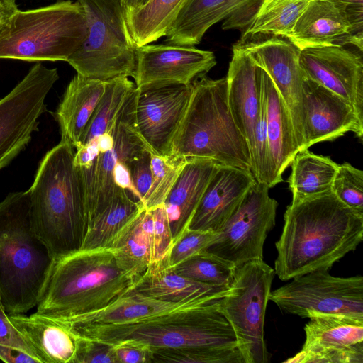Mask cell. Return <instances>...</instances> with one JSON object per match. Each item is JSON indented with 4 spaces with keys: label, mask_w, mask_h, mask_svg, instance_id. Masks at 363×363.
<instances>
[{
    "label": "cell",
    "mask_w": 363,
    "mask_h": 363,
    "mask_svg": "<svg viewBox=\"0 0 363 363\" xmlns=\"http://www.w3.org/2000/svg\"><path fill=\"white\" fill-rule=\"evenodd\" d=\"M363 239V213L343 203L331 189L291 201L276 242L275 274L281 281L328 270Z\"/></svg>",
    "instance_id": "obj_1"
},
{
    "label": "cell",
    "mask_w": 363,
    "mask_h": 363,
    "mask_svg": "<svg viewBox=\"0 0 363 363\" xmlns=\"http://www.w3.org/2000/svg\"><path fill=\"white\" fill-rule=\"evenodd\" d=\"M220 299L145 322L66 326L76 335L110 344L135 339L153 350L238 347L234 331L220 310Z\"/></svg>",
    "instance_id": "obj_6"
},
{
    "label": "cell",
    "mask_w": 363,
    "mask_h": 363,
    "mask_svg": "<svg viewBox=\"0 0 363 363\" xmlns=\"http://www.w3.org/2000/svg\"><path fill=\"white\" fill-rule=\"evenodd\" d=\"M0 359L6 363H41L39 359L21 349L1 344Z\"/></svg>",
    "instance_id": "obj_47"
},
{
    "label": "cell",
    "mask_w": 363,
    "mask_h": 363,
    "mask_svg": "<svg viewBox=\"0 0 363 363\" xmlns=\"http://www.w3.org/2000/svg\"><path fill=\"white\" fill-rule=\"evenodd\" d=\"M263 0H188L166 34L169 44L194 46L206 32L224 20L223 30L246 27Z\"/></svg>",
    "instance_id": "obj_21"
},
{
    "label": "cell",
    "mask_w": 363,
    "mask_h": 363,
    "mask_svg": "<svg viewBox=\"0 0 363 363\" xmlns=\"http://www.w3.org/2000/svg\"><path fill=\"white\" fill-rule=\"evenodd\" d=\"M262 84L273 187L283 182L282 174L299 150L289 110L263 69Z\"/></svg>",
    "instance_id": "obj_26"
},
{
    "label": "cell",
    "mask_w": 363,
    "mask_h": 363,
    "mask_svg": "<svg viewBox=\"0 0 363 363\" xmlns=\"http://www.w3.org/2000/svg\"><path fill=\"white\" fill-rule=\"evenodd\" d=\"M53 259L32 228L29 190L0 202V297L8 314L37 306Z\"/></svg>",
    "instance_id": "obj_4"
},
{
    "label": "cell",
    "mask_w": 363,
    "mask_h": 363,
    "mask_svg": "<svg viewBox=\"0 0 363 363\" xmlns=\"http://www.w3.org/2000/svg\"><path fill=\"white\" fill-rule=\"evenodd\" d=\"M149 210L152 218V262H154L169 254L173 245V237L164 205Z\"/></svg>",
    "instance_id": "obj_41"
},
{
    "label": "cell",
    "mask_w": 363,
    "mask_h": 363,
    "mask_svg": "<svg viewBox=\"0 0 363 363\" xmlns=\"http://www.w3.org/2000/svg\"><path fill=\"white\" fill-rule=\"evenodd\" d=\"M224 296L211 295L174 303L153 298L133 290L99 310L56 320L67 326L136 323L194 308Z\"/></svg>",
    "instance_id": "obj_24"
},
{
    "label": "cell",
    "mask_w": 363,
    "mask_h": 363,
    "mask_svg": "<svg viewBox=\"0 0 363 363\" xmlns=\"http://www.w3.org/2000/svg\"><path fill=\"white\" fill-rule=\"evenodd\" d=\"M229 287L206 284L178 274L169 264L167 255L148 266L134 290L153 298L179 303L206 296L225 295Z\"/></svg>",
    "instance_id": "obj_29"
},
{
    "label": "cell",
    "mask_w": 363,
    "mask_h": 363,
    "mask_svg": "<svg viewBox=\"0 0 363 363\" xmlns=\"http://www.w3.org/2000/svg\"><path fill=\"white\" fill-rule=\"evenodd\" d=\"M141 276L113 248L79 249L52 261L36 313L62 320L99 310L134 290Z\"/></svg>",
    "instance_id": "obj_2"
},
{
    "label": "cell",
    "mask_w": 363,
    "mask_h": 363,
    "mask_svg": "<svg viewBox=\"0 0 363 363\" xmlns=\"http://www.w3.org/2000/svg\"><path fill=\"white\" fill-rule=\"evenodd\" d=\"M9 318L42 363H72L77 337L66 325L36 312L29 316L9 314Z\"/></svg>",
    "instance_id": "obj_27"
},
{
    "label": "cell",
    "mask_w": 363,
    "mask_h": 363,
    "mask_svg": "<svg viewBox=\"0 0 363 363\" xmlns=\"http://www.w3.org/2000/svg\"><path fill=\"white\" fill-rule=\"evenodd\" d=\"M255 182L250 171L218 164L189 228L218 233Z\"/></svg>",
    "instance_id": "obj_23"
},
{
    "label": "cell",
    "mask_w": 363,
    "mask_h": 363,
    "mask_svg": "<svg viewBox=\"0 0 363 363\" xmlns=\"http://www.w3.org/2000/svg\"><path fill=\"white\" fill-rule=\"evenodd\" d=\"M106 82L77 74L69 83L55 113L61 140L77 149L86 127L105 90Z\"/></svg>",
    "instance_id": "obj_28"
},
{
    "label": "cell",
    "mask_w": 363,
    "mask_h": 363,
    "mask_svg": "<svg viewBox=\"0 0 363 363\" xmlns=\"http://www.w3.org/2000/svg\"><path fill=\"white\" fill-rule=\"evenodd\" d=\"M331 190L345 205L363 213V172L348 162L338 164Z\"/></svg>",
    "instance_id": "obj_39"
},
{
    "label": "cell",
    "mask_w": 363,
    "mask_h": 363,
    "mask_svg": "<svg viewBox=\"0 0 363 363\" xmlns=\"http://www.w3.org/2000/svg\"><path fill=\"white\" fill-rule=\"evenodd\" d=\"M58 78L56 68L36 63L0 99V169L24 149L38 130V120L46 110V96Z\"/></svg>",
    "instance_id": "obj_12"
},
{
    "label": "cell",
    "mask_w": 363,
    "mask_h": 363,
    "mask_svg": "<svg viewBox=\"0 0 363 363\" xmlns=\"http://www.w3.org/2000/svg\"><path fill=\"white\" fill-rule=\"evenodd\" d=\"M0 344L21 349L39 359L33 347L11 323L0 297ZM42 363V362H41Z\"/></svg>",
    "instance_id": "obj_45"
},
{
    "label": "cell",
    "mask_w": 363,
    "mask_h": 363,
    "mask_svg": "<svg viewBox=\"0 0 363 363\" xmlns=\"http://www.w3.org/2000/svg\"><path fill=\"white\" fill-rule=\"evenodd\" d=\"M217 164L209 159L187 158V162L164 202L173 237V244L189 228Z\"/></svg>",
    "instance_id": "obj_25"
},
{
    "label": "cell",
    "mask_w": 363,
    "mask_h": 363,
    "mask_svg": "<svg viewBox=\"0 0 363 363\" xmlns=\"http://www.w3.org/2000/svg\"><path fill=\"white\" fill-rule=\"evenodd\" d=\"M122 189L109 205L88 225L80 249L112 248L115 242L145 209Z\"/></svg>",
    "instance_id": "obj_30"
},
{
    "label": "cell",
    "mask_w": 363,
    "mask_h": 363,
    "mask_svg": "<svg viewBox=\"0 0 363 363\" xmlns=\"http://www.w3.org/2000/svg\"><path fill=\"white\" fill-rule=\"evenodd\" d=\"M269 188L255 182L217 233L215 241L206 249L233 264L263 259V247L275 225L277 201L269 196Z\"/></svg>",
    "instance_id": "obj_11"
},
{
    "label": "cell",
    "mask_w": 363,
    "mask_h": 363,
    "mask_svg": "<svg viewBox=\"0 0 363 363\" xmlns=\"http://www.w3.org/2000/svg\"><path fill=\"white\" fill-rule=\"evenodd\" d=\"M186 162L187 158L181 156H159L151 153L152 183L144 201L146 209L164 204Z\"/></svg>",
    "instance_id": "obj_37"
},
{
    "label": "cell",
    "mask_w": 363,
    "mask_h": 363,
    "mask_svg": "<svg viewBox=\"0 0 363 363\" xmlns=\"http://www.w3.org/2000/svg\"><path fill=\"white\" fill-rule=\"evenodd\" d=\"M271 291L269 301L288 314L302 318L320 314H341L363 318V277H340L328 270L296 277Z\"/></svg>",
    "instance_id": "obj_10"
},
{
    "label": "cell",
    "mask_w": 363,
    "mask_h": 363,
    "mask_svg": "<svg viewBox=\"0 0 363 363\" xmlns=\"http://www.w3.org/2000/svg\"><path fill=\"white\" fill-rule=\"evenodd\" d=\"M192 89V84L135 87L134 127L152 154L171 155L172 143L187 109Z\"/></svg>",
    "instance_id": "obj_14"
},
{
    "label": "cell",
    "mask_w": 363,
    "mask_h": 363,
    "mask_svg": "<svg viewBox=\"0 0 363 363\" xmlns=\"http://www.w3.org/2000/svg\"><path fill=\"white\" fill-rule=\"evenodd\" d=\"M152 214L145 208L112 247L124 264L141 275L152 263Z\"/></svg>",
    "instance_id": "obj_34"
},
{
    "label": "cell",
    "mask_w": 363,
    "mask_h": 363,
    "mask_svg": "<svg viewBox=\"0 0 363 363\" xmlns=\"http://www.w3.org/2000/svg\"><path fill=\"white\" fill-rule=\"evenodd\" d=\"M76 337L72 363H118L113 345L79 335Z\"/></svg>",
    "instance_id": "obj_42"
},
{
    "label": "cell",
    "mask_w": 363,
    "mask_h": 363,
    "mask_svg": "<svg viewBox=\"0 0 363 363\" xmlns=\"http://www.w3.org/2000/svg\"><path fill=\"white\" fill-rule=\"evenodd\" d=\"M274 276V269L263 259L236 267L228 293L219 300L244 363L269 361L264 325Z\"/></svg>",
    "instance_id": "obj_9"
},
{
    "label": "cell",
    "mask_w": 363,
    "mask_h": 363,
    "mask_svg": "<svg viewBox=\"0 0 363 363\" xmlns=\"http://www.w3.org/2000/svg\"><path fill=\"white\" fill-rule=\"evenodd\" d=\"M238 43L267 72L279 91L291 116L300 151L303 141L304 75L298 62L299 50L289 41L275 36L262 40H241Z\"/></svg>",
    "instance_id": "obj_17"
},
{
    "label": "cell",
    "mask_w": 363,
    "mask_h": 363,
    "mask_svg": "<svg viewBox=\"0 0 363 363\" xmlns=\"http://www.w3.org/2000/svg\"><path fill=\"white\" fill-rule=\"evenodd\" d=\"M225 77L228 106L236 126L248 143L252 157L255 129L264 99L262 69L238 43L233 46Z\"/></svg>",
    "instance_id": "obj_22"
},
{
    "label": "cell",
    "mask_w": 363,
    "mask_h": 363,
    "mask_svg": "<svg viewBox=\"0 0 363 363\" xmlns=\"http://www.w3.org/2000/svg\"><path fill=\"white\" fill-rule=\"evenodd\" d=\"M153 362L244 363L238 347L228 349H157Z\"/></svg>",
    "instance_id": "obj_38"
},
{
    "label": "cell",
    "mask_w": 363,
    "mask_h": 363,
    "mask_svg": "<svg viewBox=\"0 0 363 363\" xmlns=\"http://www.w3.org/2000/svg\"><path fill=\"white\" fill-rule=\"evenodd\" d=\"M129 169L133 184L144 206L152 183L151 152L147 149H143L132 160Z\"/></svg>",
    "instance_id": "obj_44"
},
{
    "label": "cell",
    "mask_w": 363,
    "mask_h": 363,
    "mask_svg": "<svg viewBox=\"0 0 363 363\" xmlns=\"http://www.w3.org/2000/svg\"><path fill=\"white\" fill-rule=\"evenodd\" d=\"M217 233L188 228L172 245L169 254V264L175 267L179 264L206 250L215 241Z\"/></svg>",
    "instance_id": "obj_40"
},
{
    "label": "cell",
    "mask_w": 363,
    "mask_h": 363,
    "mask_svg": "<svg viewBox=\"0 0 363 363\" xmlns=\"http://www.w3.org/2000/svg\"><path fill=\"white\" fill-rule=\"evenodd\" d=\"M362 52L340 45L305 48L298 62L305 77L342 97L363 120Z\"/></svg>",
    "instance_id": "obj_19"
},
{
    "label": "cell",
    "mask_w": 363,
    "mask_h": 363,
    "mask_svg": "<svg viewBox=\"0 0 363 363\" xmlns=\"http://www.w3.org/2000/svg\"><path fill=\"white\" fill-rule=\"evenodd\" d=\"M311 0H263L242 40L262 35L286 38Z\"/></svg>",
    "instance_id": "obj_33"
},
{
    "label": "cell",
    "mask_w": 363,
    "mask_h": 363,
    "mask_svg": "<svg viewBox=\"0 0 363 363\" xmlns=\"http://www.w3.org/2000/svg\"><path fill=\"white\" fill-rule=\"evenodd\" d=\"M86 30L77 1L18 10L0 28V58L67 61L84 40Z\"/></svg>",
    "instance_id": "obj_7"
},
{
    "label": "cell",
    "mask_w": 363,
    "mask_h": 363,
    "mask_svg": "<svg viewBox=\"0 0 363 363\" xmlns=\"http://www.w3.org/2000/svg\"><path fill=\"white\" fill-rule=\"evenodd\" d=\"M192 87L171 155L209 159L218 164L251 172L248 143L228 106L226 77L212 79L204 76L195 81Z\"/></svg>",
    "instance_id": "obj_5"
},
{
    "label": "cell",
    "mask_w": 363,
    "mask_h": 363,
    "mask_svg": "<svg viewBox=\"0 0 363 363\" xmlns=\"http://www.w3.org/2000/svg\"><path fill=\"white\" fill-rule=\"evenodd\" d=\"M135 89V85L127 77L106 82L104 92L86 127L80 146L106 132Z\"/></svg>",
    "instance_id": "obj_35"
},
{
    "label": "cell",
    "mask_w": 363,
    "mask_h": 363,
    "mask_svg": "<svg viewBox=\"0 0 363 363\" xmlns=\"http://www.w3.org/2000/svg\"><path fill=\"white\" fill-rule=\"evenodd\" d=\"M74 147L61 140L42 160L30 193L31 226L52 259L81 248L87 230L84 184Z\"/></svg>",
    "instance_id": "obj_3"
},
{
    "label": "cell",
    "mask_w": 363,
    "mask_h": 363,
    "mask_svg": "<svg viewBox=\"0 0 363 363\" xmlns=\"http://www.w3.org/2000/svg\"><path fill=\"white\" fill-rule=\"evenodd\" d=\"M174 269L178 274L192 280L229 287L235 267L205 250L179 264Z\"/></svg>",
    "instance_id": "obj_36"
},
{
    "label": "cell",
    "mask_w": 363,
    "mask_h": 363,
    "mask_svg": "<svg viewBox=\"0 0 363 363\" xmlns=\"http://www.w3.org/2000/svg\"><path fill=\"white\" fill-rule=\"evenodd\" d=\"M363 6L336 0H311L286 39L299 50L355 45L362 51Z\"/></svg>",
    "instance_id": "obj_15"
},
{
    "label": "cell",
    "mask_w": 363,
    "mask_h": 363,
    "mask_svg": "<svg viewBox=\"0 0 363 363\" xmlns=\"http://www.w3.org/2000/svg\"><path fill=\"white\" fill-rule=\"evenodd\" d=\"M125 12L134 10L143 4L148 0H119Z\"/></svg>",
    "instance_id": "obj_50"
},
{
    "label": "cell",
    "mask_w": 363,
    "mask_h": 363,
    "mask_svg": "<svg viewBox=\"0 0 363 363\" xmlns=\"http://www.w3.org/2000/svg\"><path fill=\"white\" fill-rule=\"evenodd\" d=\"M303 141L300 151L317 143L332 141L347 132L363 137V120L342 97L304 77Z\"/></svg>",
    "instance_id": "obj_20"
},
{
    "label": "cell",
    "mask_w": 363,
    "mask_h": 363,
    "mask_svg": "<svg viewBox=\"0 0 363 363\" xmlns=\"http://www.w3.org/2000/svg\"><path fill=\"white\" fill-rule=\"evenodd\" d=\"M309 319L301 350L285 362H363V318L320 314Z\"/></svg>",
    "instance_id": "obj_18"
},
{
    "label": "cell",
    "mask_w": 363,
    "mask_h": 363,
    "mask_svg": "<svg viewBox=\"0 0 363 363\" xmlns=\"http://www.w3.org/2000/svg\"><path fill=\"white\" fill-rule=\"evenodd\" d=\"M290 165L288 183L293 202L331 189L338 167L330 157L316 155L308 149L298 151Z\"/></svg>",
    "instance_id": "obj_31"
},
{
    "label": "cell",
    "mask_w": 363,
    "mask_h": 363,
    "mask_svg": "<svg viewBox=\"0 0 363 363\" xmlns=\"http://www.w3.org/2000/svg\"><path fill=\"white\" fill-rule=\"evenodd\" d=\"M77 1L85 14L86 35L67 62L78 74L91 79L133 77L138 45L120 1Z\"/></svg>",
    "instance_id": "obj_8"
},
{
    "label": "cell",
    "mask_w": 363,
    "mask_h": 363,
    "mask_svg": "<svg viewBox=\"0 0 363 363\" xmlns=\"http://www.w3.org/2000/svg\"><path fill=\"white\" fill-rule=\"evenodd\" d=\"M188 0H148L125 12L129 31L138 46L165 36L177 15Z\"/></svg>",
    "instance_id": "obj_32"
},
{
    "label": "cell",
    "mask_w": 363,
    "mask_h": 363,
    "mask_svg": "<svg viewBox=\"0 0 363 363\" xmlns=\"http://www.w3.org/2000/svg\"><path fill=\"white\" fill-rule=\"evenodd\" d=\"M129 167V164L126 162H118L113 172V180L117 186L127 190L134 196L136 200L140 201L139 194L131 179Z\"/></svg>",
    "instance_id": "obj_46"
},
{
    "label": "cell",
    "mask_w": 363,
    "mask_h": 363,
    "mask_svg": "<svg viewBox=\"0 0 363 363\" xmlns=\"http://www.w3.org/2000/svg\"><path fill=\"white\" fill-rule=\"evenodd\" d=\"M348 6H363V0H336Z\"/></svg>",
    "instance_id": "obj_51"
},
{
    "label": "cell",
    "mask_w": 363,
    "mask_h": 363,
    "mask_svg": "<svg viewBox=\"0 0 363 363\" xmlns=\"http://www.w3.org/2000/svg\"><path fill=\"white\" fill-rule=\"evenodd\" d=\"M18 10L15 0H0V28Z\"/></svg>",
    "instance_id": "obj_49"
},
{
    "label": "cell",
    "mask_w": 363,
    "mask_h": 363,
    "mask_svg": "<svg viewBox=\"0 0 363 363\" xmlns=\"http://www.w3.org/2000/svg\"><path fill=\"white\" fill-rule=\"evenodd\" d=\"M99 152L97 139L91 140L77 149L74 155V164L79 168H88L91 165Z\"/></svg>",
    "instance_id": "obj_48"
},
{
    "label": "cell",
    "mask_w": 363,
    "mask_h": 363,
    "mask_svg": "<svg viewBox=\"0 0 363 363\" xmlns=\"http://www.w3.org/2000/svg\"><path fill=\"white\" fill-rule=\"evenodd\" d=\"M118 363H152L154 350L147 344L135 339L113 343Z\"/></svg>",
    "instance_id": "obj_43"
},
{
    "label": "cell",
    "mask_w": 363,
    "mask_h": 363,
    "mask_svg": "<svg viewBox=\"0 0 363 363\" xmlns=\"http://www.w3.org/2000/svg\"><path fill=\"white\" fill-rule=\"evenodd\" d=\"M216 65L213 52L174 44L138 46L133 75L136 88L191 85Z\"/></svg>",
    "instance_id": "obj_16"
},
{
    "label": "cell",
    "mask_w": 363,
    "mask_h": 363,
    "mask_svg": "<svg viewBox=\"0 0 363 363\" xmlns=\"http://www.w3.org/2000/svg\"><path fill=\"white\" fill-rule=\"evenodd\" d=\"M135 91L112 122L113 148L99 152L89 167L79 168L84 188L87 227L122 189L116 185L113 177L117 163L124 162L130 165L138 153L147 149L134 127Z\"/></svg>",
    "instance_id": "obj_13"
}]
</instances>
